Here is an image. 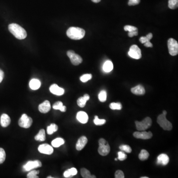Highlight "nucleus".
<instances>
[{"label":"nucleus","instance_id":"423d86ee","mask_svg":"<svg viewBox=\"0 0 178 178\" xmlns=\"http://www.w3.org/2000/svg\"><path fill=\"white\" fill-rule=\"evenodd\" d=\"M33 123L32 119L27 116L26 114H23L18 121V124L21 127L24 128H29Z\"/></svg>","mask_w":178,"mask_h":178},{"label":"nucleus","instance_id":"cd10ccee","mask_svg":"<svg viewBox=\"0 0 178 178\" xmlns=\"http://www.w3.org/2000/svg\"><path fill=\"white\" fill-rule=\"evenodd\" d=\"M58 130V126L56 124H52L47 127V133L49 135H52Z\"/></svg>","mask_w":178,"mask_h":178},{"label":"nucleus","instance_id":"a18cd8bd","mask_svg":"<svg viewBox=\"0 0 178 178\" xmlns=\"http://www.w3.org/2000/svg\"><path fill=\"white\" fill-rule=\"evenodd\" d=\"M4 77V73L3 71L0 69V83L3 81Z\"/></svg>","mask_w":178,"mask_h":178},{"label":"nucleus","instance_id":"ddd939ff","mask_svg":"<svg viewBox=\"0 0 178 178\" xmlns=\"http://www.w3.org/2000/svg\"><path fill=\"white\" fill-rule=\"evenodd\" d=\"M49 91L52 93L57 96H61L65 93V90L63 88L59 87L56 84L51 85L49 87Z\"/></svg>","mask_w":178,"mask_h":178},{"label":"nucleus","instance_id":"37998d69","mask_svg":"<svg viewBox=\"0 0 178 178\" xmlns=\"http://www.w3.org/2000/svg\"><path fill=\"white\" fill-rule=\"evenodd\" d=\"M140 41L142 44H144V43L148 42V41H150V40L145 36V37H140Z\"/></svg>","mask_w":178,"mask_h":178},{"label":"nucleus","instance_id":"c85d7f7f","mask_svg":"<svg viewBox=\"0 0 178 178\" xmlns=\"http://www.w3.org/2000/svg\"><path fill=\"white\" fill-rule=\"evenodd\" d=\"M109 108L113 110H121L122 109V105L120 102H113L109 105Z\"/></svg>","mask_w":178,"mask_h":178},{"label":"nucleus","instance_id":"de8ad7c7","mask_svg":"<svg viewBox=\"0 0 178 178\" xmlns=\"http://www.w3.org/2000/svg\"><path fill=\"white\" fill-rule=\"evenodd\" d=\"M106 143H107V141L104 139H101L99 140V145H100V144H105Z\"/></svg>","mask_w":178,"mask_h":178},{"label":"nucleus","instance_id":"ea45409f","mask_svg":"<svg viewBox=\"0 0 178 178\" xmlns=\"http://www.w3.org/2000/svg\"><path fill=\"white\" fill-rule=\"evenodd\" d=\"M140 3V0H129L128 5L130 6H135L138 5Z\"/></svg>","mask_w":178,"mask_h":178},{"label":"nucleus","instance_id":"393cba45","mask_svg":"<svg viewBox=\"0 0 178 178\" xmlns=\"http://www.w3.org/2000/svg\"><path fill=\"white\" fill-rule=\"evenodd\" d=\"M35 140L39 141H44L45 140V134L44 129L40 130L38 134L35 136Z\"/></svg>","mask_w":178,"mask_h":178},{"label":"nucleus","instance_id":"09e8293b","mask_svg":"<svg viewBox=\"0 0 178 178\" xmlns=\"http://www.w3.org/2000/svg\"><path fill=\"white\" fill-rule=\"evenodd\" d=\"M146 37H147L149 40H150L152 39V34L151 33H149V34H148V35L146 36Z\"/></svg>","mask_w":178,"mask_h":178},{"label":"nucleus","instance_id":"6ab92c4d","mask_svg":"<svg viewBox=\"0 0 178 178\" xmlns=\"http://www.w3.org/2000/svg\"><path fill=\"white\" fill-rule=\"evenodd\" d=\"M131 92L135 95H144L145 94V91L143 86L138 85L131 89Z\"/></svg>","mask_w":178,"mask_h":178},{"label":"nucleus","instance_id":"a878e982","mask_svg":"<svg viewBox=\"0 0 178 178\" xmlns=\"http://www.w3.org/2000/svg\"><path fill=\"white\" fill-rule=\"evenodd\" d=\"M81 174L84 178H96L94 175H92L90 171L86 168H83L81 169Z\"/></svg>","mask_w":178,"mask_h":178},{"label":"nucleus","instance_id":"2eb2a0df","mask_svg":"<svg viewBox=\"0 0 178 178\" xmlns=\"http://www.w3.org/2000/svg\"><path fill=\"white\" fill-rule=\"evenodd\" d=\"M88 142L87 138L85 136H82L78 139L76 144V148L77 150L83 149Z\"/></svg>","mask_w":178,"mask_h":178},{"label":"nucleus","instance_id":"dca6fc26","mask_svg":"<svg viewBox=\"0 0 178 178\" xmlns=\"http://www.w3.org/2000/svg\"><path fill=\"white\" fill-rule=\"evenodd\" d=\"M76 118L77 120L82 124H86L88 121V115L84 111H79L77 113Z\"/></svg>","mask_w":178,"mask_h":178},{"label":"nucleus","instance_id":"f03ea898","mask_svg":"<svg viewBox=\"0 0 178 178\" xmlns=\"http://www.w3.org/2000/svg\"><path fill=\"white\" fill-rule=\"evenodd\" d=\"M67 36L71 39L78 40L83 38L85 35V31L79 27H71L66 32Z\"/></svg>","mask_w":178,"mask_h":178},{"label":"nucleus","instance_id":"9d476101","mask_svg":"<svg viewBox=\"0 0 178 178\" xmlns=\"http://www.w3.org/2000/svg\"><path fill=\"white\" fill-rule=\"evenodd\" d=\"M133 136L136 139L148 140L152 138L153 135L151 132H135L133 134Z\"/></svg>","mask_w":178,"mask_h":178},{"label":"nucleus","instance_id":"58836bf2","mask_svg":"<svg viewBox=\"0 0 178 178\" xmlns=\"http://www.w3.org/2000/svg\"><path fill=\"white\" fill-rule=\"evenodd\" d=\"M124 177L125 176L123 171L121 170L116 171L115 174V178H124Z\"/></svg>","mask_w":178,"mask_h":178},{"label":"nucleus","instance_id":"473e14b6","mask_svg":"<svg viewBox=\"0 0 178 178\" xmlns=\"http://www.w3.org/2000/svg\"><path fill=\"white\" fill-rule=\"evenodd\" d=\"M92 78V74H86L83 75L81 76L80 79V80L82 82L85 83V82H87L89 80H91Z\"/></svg>","mask_w":178,"mask_h":178},{"label":"nucleus","instance_id":"f704fd0d","mask_svg":"<svg viewBox=\"0 0 178 178\" xmlns=\"http://www.w3.org/2000/svg\"><path fill=\"white\" fill-rule=\"evenodd\" d=\"M6 156V154L5 151L2 148H0V164H2L5 161Z\"/></svg>","mask_w":178,"mask_h":178},{"label":"nucleus","instance_id":"9b49d317","mask_svg":"<svg viewBox=\"0 0 178 178\" xmlns=\"http://www.w3.org/2000/svg\"><path fill=\"white\" fill-rule=\"evenodd\" d=\"M38 150L41 153L51 155L53 153V148L51 145L47 144H41L38 147Z\"/></svg>","mask_w":178,"mask_h":178},{"label":"nucleus","instance_id":"c9c22d12","mask_svg":"<svg viewBox=\"0 0 178 178\" xmlns=\"http://www.w3.org/2000/svg\"><path fill=\"white\" fill-rule=\"evenodd\" d=\"M119 148L123 152H126L127 153H131L132 152V148L128 145L122 144V145H120Z\"/></svg>","mask_w":178,"mask_h":178},{"label":"nucleus","instance_id":"72a5a7b5","mask_svg":"<svg viewBox=\"0 0 178 178\" xmlns=\"http://www.w3.org/2000/svg\"><path fill=\"white\" fill-rule=\"evenodd\" d=\"M93 122L95 123V125H102L106 123V120H105V119H100L98 118V116H95Z\"/></svg>","mask_w":178,"mask_h":178},{"label":"nucleus","instance_id":"1a4fd4ad","mask_svg":"<svg viewBox=\"0 0 178 178\" xmlns=\"http://www.w3.org/2000/svg\"><path fill=\"white\" fill-rule=\"evenodd\" d=\"M42 163L39 160L29 161L23 167L26 171H29L36 168L42 167Z\"/></svg>","mask_w":178,"mask_h":178},{"label":"nucleus","instance_id":"79ce46f5","mask_svg":"<svg viewBox=\"0 0 178 178\" xmlns=\"http://www.w3.org/2000/svg\"><path fill=\"white\" fill-rule=\"evenodd\" d=\"M138 35V30L132 31L129 32V33H128V36L130 37H133L135 36H137Z\"/></svg>","mask_w":178,"mask_h":178},{"label":"nucleus","instance_id":"7c9ffc66","mask_svg":"<svg viewBox=\"0 0 178 178\" xmlns=\"http://www.w3.org/2000/svg\"><path fill=\"white\" fill-rule=\"evenodd\" d=\"M106 97H107V93L106 91L102 90L99 94V99L100 101L101 102H105L106 101Z\"/></svg>","mask_w":178,"mask_h":178},{"label":"nucleus","instance_id":"5701e85b","mask_svg":"<svg viewBox=\"0 0 178 178\" xmlns=\"http://www.w3.org/2000/svg\"><path fill=\"white\" fill-rule=\"evenodd\" d=\"M113 65L110 61H107L105 62L103 65V70L105 72H110L113 70Z\"/></svg>","mask_w":178,"mask_h":178},{"label":"nucleus","instance_id":"412c9836","mask_svg":"<svg viewBox=\"0 0 178 178\" xmlns=\"http://www.w3.org/2000/svg\"><path fill=\"white\" fill-rule=\"evenodd\" d=\"M40 81L37 79H33L29 82V86L32 90H38L41 87Z\"/></svg>","mask_w":178,"mask_h":178},{"label":"nucleus","instance_id":"2f4dec72","mask_svg":"<svg viewBox=\"0 0 178 178\" xmlns=\"http://www.w3.org/2000/svg\"><path fill=\"white\" fill-rule=\"evenodd\" d=\"M39 174V171L33 170L29 172L27 176V177L28 178H38L37 175Z\"/></svg>","mask_w":178,"mask_h":178},{"label":"nucleus","instance_id":"603ef678","mask_svg":"<svg viewBox=\"0 0 178 178\" xmlns=\"http://www.w3.org/2000/svg\"><path fill=\"white\" fill-rule=\"evenodd\" d=\"M48 178H53L52 177H50V176H49V177H47Z\"/></svg>","mask_w":178,"mask_h":178},{"label":"nucleus","instance_id":"7ed1b4c3","mask_svg":"<svg viewBox=\"0 0 178 178\" xmlns=\"http://www.w3.org/2000/svg\"><path fill=\"white\" fill-rule=\"evenodd\" d=\"M166 114H167V111L163 110V113L158 116L157 119V122L159 126L163 128V130L170 131L172 130L173 126H172L171 123L166 119Z\"/></svg>","mask_w":178,"mask_h":178},{"label":"nucleus","instance_id":"4be33fe9","mask_svg":"<svg viewBox=\"0 0 178 178\" xmlns=\"http://www.w3.org/2000/svg\"><path fill=\"white\" fill-rule=\"evenodd\" d=\"M53 108L55 110H59L61 112H65L66 111V107L63 105L62 102L61 101H57L53 104Z\"/></svg>","mask_w":178,"mask_h":178},{"label":"nucleus","instance_id":"8fccbe9b","mask_svg":"<svg viewBox=\"0 0 178 178\" xmlns=\"http://www.w3.org/2000/svg\"><path fill=\"white\" fill-rule=\"evenodd\" d=\"M101 0H92V1L93 3H99Z\"/></svg>","mask_w":178,"mask_h":178},{"label":"nucleus","instance_id":"c03bdc74","mask_svg":"<svg viewBox=\"0 0 178 178\" xmlns=\"http://www.w3.org/2000/svg\"><path fill=\"white\" fill-rule=\"evenodd\" d=\"M63 175H64L65 178H70V177H72V176L71 175L68 169L65 171Z\"/></svg>","mask_w":178,"mask_h":178},{"label":"nucleus","instance_id":"aec40b11","mask_svg":"<svg viewBox=\"0 0 178 178\" xmlns=\"http://www.w3.org/2000/svg\"><path fill=\"white\" fill-rule=\"evenodd\" d=\"M90 99V96L88 94H85L83 97H80L77 100V105L80 108H84L86 105L87 101Z\"/></svg>","mask_w":178,"mask_h":178},{"label":"nucleus","instance_id":"a211bd4d","mask_svg":"<svg viewBox=\"0 0 178 178\" xmlns=\"http://www.w3.org/2000/svg\"><path fill=\"white\" fill-rule=\"evenodd\" d=\"M169 162V158L167 155L165 154H161L157 157V163L161 164L163 165H166Z\"/></svg>","mask_w":178,"mask_h":178},{"label":"nucleus","instance_id":"b1692460","mask_svg":"<svg viewBox=\"0 0 178 178\" xmlns=\"http://www.w3.org/2000/svg\"><path fill=\"white\" fill-rule=\"evenodd\" d=\"M65 141L63 139L61 138H57L52 141V145L54 148H58L64 144Z\"/></svg>","mask_w":178,"mask_h":178},{"label":"nucleus","instance_id":"6e6552de","mask_svg":"<svg viewBox=\"0 0 178 178\" xmlns=\"http://www.w3.org/2000/svg\"><path fill=\"white\" fill-rule=\"evenodd\" d=\"M128 54L132 58L136 59H140L141 57V50L138 45H134L130 47Z\"/></svg>","mask_w":178,"mask_h":178},{"label":"nucleus","instance_id":"49530a36","mask_svg":"<svg viewBox=\"0 0 178 178\" xmlns=\"http://www.w3.org/2000/svg\"><path fill=\"white\" fill-rule=\"evenodd\" d=\"M144 44V46L146 47L152 48V47H153L152 44V43L150 41H148V42H145Z\"/></svg>","mask_w":178,"mask_h":178},{"label":"nucleus","instance_id":"f8f14e48","mask_svg":"<svg viewBox=\"0 0 178 178\" xmlns=\"http://www.w3.org/2000/svg\"><path fill=\"white\" fill-rule=\"evenodd\" d=\"M110 146L108 142L105 144H100L98 148V152L99 154L102 156H106L110 152Z\"/></svg>","mask_w":178,"mask_h":178},{"label":"nucleus","instance_id":"20e7f679","mask_svg":"<svg viewBox=\"0 0 178 178\" xmlns=\"http://www.w3.org/2000/svg\"><path fill=\"white\" fill-rule=\"evenodd\" d=\"M136 126V129L138 131H143L144 130H147L148 128H149L152 125V119L149 117L144 118V120L141 122L136 121L135 122Z\"/></svg>","mask_w":178,"mask_h":178},{"label":"nucleus","instance_id":"3c124183","mask_svg":"<svg viewBox=\"0 0 178 178\" xmlns=\"http://www.w3.org/2000/svg\"><path fill=\"white\" fill-rule=\"evenodd\" d=\"M141 178H148V177H141Z\"/></svg>","mask_w":178,"mask_h":178},{"label":"nucleus","instance_id":"bb28decb","mask_svg":"<svg viewBox=\"0 0 178 178\" xmlns=\"http://www.w3.org/2000/svg\"><path fill=\"white\" fill-rule=\"evenodd\" d=\"M149 156V153L148 152V151L145 149H142L139 154V158L140 160H146L148 158Z\"/></svg>","mask_w":178,"mask_h":178},{"label":"nucleus","instance_id":"4468645a","mask_svg":"<svg viewBox=\"0 0 178 178\" xmlns=\"http://www.w3.org/2000/svg\"><path fill=\"white\" fill-rule=\"evenodd\" d=\"M51 104L48 101H45L39 105V110L43 113H48L51 109Z\"/></svg>","mask_w":178,"mask_h":178},{"label":"nucleus","instance_id":"864d4df0","mask_svg":"<svg viewBox=\"0 0 178 178\" xmlns=\"http://www.w3.org/2000/svg\"><path fill=\"white\" fill-rule=\"evenodd\" d=\"M117 158H115V161H117Z\"/></svg>","mask_w":178,"mask_h":178},{"label":"nucleus","instance_id":"c756f323","mask_svg":"<svg viewBox=\"0 0 178 178\" xmlns=\"http://www.w3.org/2000/svg\"><path fill=\"white\" fill-rule=\"evenodd\" d=\"M178 0H169L168 6L170 9L174 10L178 8Z\"/></svg>","mask_w":178,"mask_h":178},{"label":"nucleus","instance_id":"39448f33","mask_svg":"<svg viewBox=\"0 0 178 178\" xmlns=\"http://www.w3.org/2000/svg\"><path fill=\"white\" fill-rule=\"evenodd\" d=\"M168 48L170 54L175 56L178 53V42L173 38H170L168 41Z\"/></svg>","mask_w":178,"mask_h":178},{"label":"nucleus","instance_id":"f257e3e1","mask_svg":"<svg viewBox=\"0 0 178 178\" xmlns=\"http://www.w3.org/2000/svg\"><path fill=\"white\" fill-rule=\"evenodd\" d=\"M10 33L18 39H24L27 37V32L24 28L16 23H11L9 26Z\"/></svg>","mask_w":178,"mask_h":178},{"label":"nucleus","instance_id":"a19ab883","mask_svg":"<svg viewBox=\"0 0 178 178\" xmlns=\"http://www.w3.org/2000/svg\"><path fill=\"white\" fill-rule=\"evenodd\" d=\"M69 170L70 173L71 175L72 176L76 175L77 174V170L75 168H71Z\"/></svg>","mask_w":178,"mask_h":178},{"label":"nucleus","instance_id":"f3484780","mask_svg":"<svg viewBox=\"0 0 178 178\" xmlns=\"http://www.w3.org/2000/svg\"><path fill=\"white\" fill-rule=\"evenodd\" d=\"M10 121H11V120H10V117L8 114L5 113L3 114L1 116L0 122H1V125L3 127H8L10 124Z\"/></svg>","mask_w":178,"mask_h":178},{"label":"nucleus","instance_id":"e433bc0d","mask_svg":"<svg viewBox=\"0 0 178 178\" xmlns=\"http://www.w3.org/2000/svg\"><path fill=\"white\" fill-rule=\"evenodd\" d=\"M118 157L117 159L120 161L125 160V159H126L127 157L126 154L122 152H118Z\"/></svg>","mask_w":178,"mask_h":178},{"label":"nucleus","instance_id":"0eeeda50","mask_svg":"<svg viewBox=\"0 0 178 178\" xmlns=\"http://www.w3.org/2000/svg\"><path fill=\"white\" fill-rule=\"evenodd\" d=\"M67 55L70 59L71 62L74 65H78L82 63L83 59L79 55L76 54L74 51L70 50L67 51Z\"/></svg>","mask_w":178,"mask_h":178},{"label":"nucleus","instance_id":"4c0bfd02","mask_svg":"<svg viewBox=\"0 0 178 178\" xmlns=\"http://www.w3.org/2000/svg\"><path fill=\"white\" fill-rule=\"evenodd\" d=\"M124 30L131 32L132 31L138 30V28L136 27L131 26H124Z\"/></svg>","mask_w":178,"mask_h":178}]
</instances>
